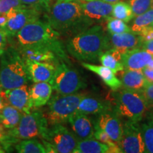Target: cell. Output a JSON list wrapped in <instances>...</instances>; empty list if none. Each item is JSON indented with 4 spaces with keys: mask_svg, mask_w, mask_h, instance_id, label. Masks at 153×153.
I'll return each instance as SVG.
<instances>
[{
    "mask_svg": "<svg viewBox=\"0 0 153 153\" xmlns=\"http://www.w3.org/2000/svg\"><path fill=\"white\" fill-rule=\"evenodd\" d=\"M60 34L46 21H34L22 28L9 43L17 50L44 48L54 52L61 60L68 62L65 51L60 41Z\"/></svg>",
    "mask_w": 153,
    "mask_h": 153,
    "instance_id": "cell-1",
    "label": "cell"
},
{
    "mask_svg": "<svg viewBox=\"0 0 153 153\" xmlns=\"http://www.w3.org/2000/svg\"><path fill=\"white\" fill-rule=\"evenodd\" d=\"M45 21L60 34L72 37L91 27L94 22L84 14L79 1H57L45 14Z\"/></svg>",
    "mask_w": 153,
    "mask_h": 153,
    "instance_id": "cell-2",
    "label": "cell"
},
{
    "mask_svg": "<svg viewBox=\"0 0 153 153\" xmlns=\"http://www.w3.org/2000/svg\"><path fill=\"white\" fill-rule=\"evenodd\" d=\"M109 49L108 37L102 26L96 25L68 40L66 50L77 60L95 62L104 51Z\"/></svg>",
    "mask_w": 153,
    "mask_h": 153,
    "instance_id": "cell-3",
    "label": "cell"
},
{
    "mask_svg": "<svg viewBox=\"0 0 153 153\" xmlns=\"http://www.w3.org/2000/svg\"><path fill=\"white\" fill-rule=\"evenodd\" d=\"M26 62L13 45L6 48L0 57V85L2 89H11L27 85L29 80Z\"/></svg>",
    "mask_w": 153,
    "mask_h": 153,
    "instance_id": "cell-4",
    "label": "cell"
},
{
    "mask_svg": "<svg viewBox=\"0 0 153 153\" xmlns=\"http://www.w3.org/2000/svg\"><path fill=\"white\" fill-rule=\"evenodd\" d=\"M113 96L115 104L114 109L120 117L135 122L142 120L148 107L139 91L124 88L115 92Z\"/></svg>",
    "mask_w": 153,
    "mask_h": 153,
    "instance_id": "cell-5",
    "label": "cell"
},
{
    "mask_svg": "<svg viewBox=\"0 0 153 153\" xmlns=\"http://www.w3.org/2000/svg\"><path fill=\"white\" fill-rule=\"evenodd\" d=\"M85 95V94L75 93L68 95L57 94L53 96L48 102L45 114L49 126L68 122L77 111L80 101Z\"/></svg>",
    "mask_w": 153,
    "mask_h": 153,
    "instance_id": "cell-6",
    "label": "cell"
},
{
    "mask_svg": "<svg viewBox=\"0 0 153 153\" xmlns=\"http://www.w3.org/2000/svg\"><path fill=\"white\" fill-rule=\"evenodd\" d=\"M49 128L45 115L38 108L28 114H23L18 125L13 129L7 130L9 135L18 143L22 140L43 137Z\"/></svg>",
    "mask_w": 153,
    "mask_h": 153,
    "instance_id": "cell-7",
    "label": "cell"
},
{
    "mask_svg": "<svg viewBox=\"0 0 153 153\" xmlns=\"http://www.w3.org/2000/svg\"><path fill=\"white\" fill-rule=\"evenodd\" d=\"M50 83L57 94L68 95L85 89L87 84L77 70L69 67L65 61L60 60Z\"/></svg>",
    "mask_w": 153,
    "mask_h": 153,
    "instance_id": "cell-8",
    "label": "cell"
},
{
    "mask_svg": "<svg viewBox=\"0 0 153 153\" xmlns=\"http://www.w3.org/2000/svg\"><path fill=\"white\" fill-rule=\"evenodd\" d=\"M41 139L47 153L74 152L78 141L74 134L62 124L51 126Z\"/></svg>",
    "mask_w": 153,
    "mask_h": 153,
    "instance_id": "cell-9",
    "label": "cell"
},
{
    "mask_svg": "<svg viewBox=\"0 0 153 153\" xmlns=\"http://www.w3.org/2000/svg\"><path fill=\"white\" fill-rule=\"evenodd\" d=\"M122 152H145L142 128L139 122L126 120L123 122V133L119 143Z\"/></svg>",
    "mask_w": 153,
    "mask_h": 153,
    "instance_id": "cell-10",
    "label": "cell"
},
{
    "mask_svg": "<svg viewBox=\"0 0 153 153\" xmlns=\"http://www.w3.org/2000/svg\"><path fill=\"white\" fill-rule=\"evenodd\" d=\"M43 13L40 9L30 7L18 9L3 28L8 36L9 41L13 39L19 30L26 25L39 19Z\"/></svg>",
    "mask_w": 153,
    "mask_h": 153,
    "instance_id": "cell-11",
    "label": "cell"
},
{
    "mask_svg": "<svg viewBox=\"0 0 153 153\" xmlns=\"http://www.w3.org/2000/svg\"><path fill=\"white\" fill-rule=\"evenodd\" d=\"M120 116L113 109L99 115L95 126L108 134L112 140L119 145L123 133V122Z\"/></svg>",
    "mask_w": 153,
    "mask_h": 153,
    "instance_id": "cell-12",
    "label": "cell"
},
{
    "mask_svg": "<svg viewBox=\"0 0 153 153\" xmlns=\"http://www.w3.org/2000/svg\"><path fill=\"white\" fill-rule=\"evenodd\" d=\"M81 4L84 14L94 22L106 21L111 16L114 4L100 0H77Z\"/></svg>",
    "mask_w": 153,
    "mask_h": 153,
    "instance_id": "cell-13",
    "label": "cell"
},
{
    "mask_svg": "<svg viewBox=\"0 0 153 153\" xmlns=\"http://www.w3.org/2000/svg\"><path fill=\"white\" fill-rule=\"evenodd\" d=\"M8 104L15 107L23 114H28L33 109L27 85L4 90Z\"/></svg>",
    "mask_w": 153,
    "mask_h": 153,
    "instance_id": "cell-14",
    "label": "cell"
},
{
    "mask_svg": "<svg viewBox=\"0 0 153 153\" xmlns=\"http://www.w3.org/2000/svg\"><path fill=\"white\" fill-rule=\"evenodd\" d=\"M68 123L78 140L94 138V125L88 115L76 111L69 119Z\"/></svg>",
    "mask_w": 153,
    "mask_h": 153,
    "instance_id": "cell-15",
    "label": "cell"
},
{
    "mask_svg": "<svg viewBox=\"0 0 153 153\" xmlns=\"http://www.w3.org/2000/svg\"><path fill=\"white\" fill-rule=\"evenodd\" d=\"M30 80L36 82H50L55 73L57 65L50 62L24 60Z\"/></svg>",
    "mask_w": 153,
    "mask_h": 153,
    "instance_id": "cell-16",
    "label": "cell"
},
{
    "mask_svg": "<svg viewBox=\"0 0 153 153\" xmlns=\"http://www.w3.org/2000/svg\"><path fill=\"white\" fill-rule=\"evenodd\" d=\"M108 37L109 49L118 50L121 55L131 50L140 48L142 44L140 36L132 31L119 34H110Z\"/></svg>",
    "mask_w": 153,
    "mask_h": 153,
    "instance_id": "cell-17",
    "label": "cell"
},
{
    "mask_svg": "<svg viewBox=\"0 0 153 153\" xmlns=\"http://www.w3.org/2000/svg\"><path fill=\"white\" fill-rule=\"evenodd\" d=\"M152 58L153 55L140 48L131 50L121 55L122 64L128 70H143Z\"/></svg>",
    "mask_w": 153,
    "mask_h": 153,
    "instance_id": "cell-18",
    "label": "cell"
},
{
    "mask_svg": "<svg viewBox=\"0 0 153 153\" xmlns=\"http://www.w3.org/2000/svg\"><path fill=\"white\" fill-rule=\"evenodd\" d=\"M113 109L109 101L85 95L80 101L76 111L86 115H99Z\"/></svg>",
    "mask_w": 153,
    "mask_h": 153,
    "instance_id": "cell-19",
    "label": "cell"
},
{
    "mask_svg": "<svg viewBox=\"0 0 153 153\" xmlns=\"http://www.w3.org/2000/svg\"><path fill=\"white\" fill-rule=\"evenodd\" d=\"M53 88L50 82H36L29 88L30 101L33 109L47 105L52 96Z\"/></svg>",
    "mask_w": 153,
    "mask_h": 153,
    "instance_id": "cell-20",
    "label": "cell"
},
{
    "mask_svg": "<svg viewBox=\"0 0 153 153\" xmlns=\"http://www.w3.org/2000/svg\"><path fill=\"white\" fill-rule=\"evenodd\" d=\"M82 65L87 70L97 74L103 80L105 85L108 86L112 91H118L122 87L120 79H118L116 74L109 68L104 65H97L85 62H82Z\"/></svg>",
    "mask_w": 153,
    "mask_h": 153,
    "instance_id": "cell-21",
    "label": "cell"
},
{
    "mask_svg": "<svg viewBox=\"0 0 153 153\" xmlns=\"http://www.w3.org/2000/svg\"><path fill=\"white\" fill-rule=\"evenodd\" d=\"M120 76L122 86L126 89L140 91L148 82L142 70L126 69L120 71Z\"/></svg>",
    "mask_w": 153,
    "mask_h": 153,
    "instance_id": "cell-22",
    "label": "cell"
},
{
    "mask_svg": "<svg viewBox=\"0 0 153 153\" xmlns=\"http://www.w3.org/2000/svg\"><path fill=\"white\" fill-rule=\"evenodd\" d=\"M24 60H30L38 62H50L57 65L61 59L48 49L44 48H24L18 50Z\"/></svg>",
    "mask_w": 153,
    "mask_h": 153,
    "instance_id": "cell-23",
    "label": "cell"
},
{
    "mask_svg": "<svg viewBox=\"0 0 153 153\" xmlns=\"http://www.w3.org/2000/svg\"><path fill=\"white\" fill-rule=\"evenodd\" d=\"M74 153H111V150L108 145L90 138L78 140Z\"/></svg>",
    "mask_w": 153,
    "mask_h": 153,
    "instance_id": "cell-24",
    "label": "cell"
},
{
    "mask_svg": "<svg viewBox=\"0 0 153 153\" xmlns=\"http://www.w3.org/2000/svg\"><path fill=\"white\" fill-rule=\"evenodd\" d=\"M99 61L102 65L109 68L115 74L124 70L121 62V53L115 48H111L104 51L99 56Z\"/></svg>",
    "mask_w": 153,
    "mask_h": 153,
    "instance_id": "cell-25",
    "label": "cell"
},
{
    "mask_svg": "<svg viewBox=\"0 0 153 153\" xmlns=\"http://www.w3.org/2000/svg\"><path fill=\"white\" fill-rule=\"evenodd\" d=\"M23 113L11 105H7L0 111V123L7 130L13 129L18 125Z\"/></svg>",
    "mask_w": 153,
    "mask_h": 153,
    "instance_id": "cell-26",
    "label": "cell"
},
{
    "mask_svg": "<svg viewBox=\"0 0 153 153\" xmlns=\"http://www.w3.org/2000/svg\"><path fill=\"white\" fill-rule=\"evenodd\" d=\"M14 148L19 153H47L43 143L36 137L22 140L14 145Z\"/></svg>",
    "mask_w": 153,
    "mask_h": 153,
    "instance_id": "cell-27",
    "label": "cell"
},
{
    "mask_svg": "<svg viewBox=\"0 0 153 153\" xmlns=\"http://www.w3.org/2000/svg\"><path fill=\"white\" fill-rule=\"evenodd\" d=\"M111 16L126 23L129 22L135 17L129 3L121 1L114 4Z\"/></svg>",
    "mask_w": 153,
    "mask_h": 153,
    "instance_id": "cell-28",
    "label": "cell"
},
{
    "mask_svg": "<svg viewBox=\"0 0 153 153\" xmlns=\"http://www.w3.org/2000/svg\"><path fill=\"white\" fill-rule=\"evenodd\" d=\"M153 22V9L147 11L146 12L135 16L131 26V31L137 34L140 33L141 30L145 28L150 26Z\"/></svg>",
    "mask_w": 153,
    "mask_h": 153,
    "instance_id": "cell-29",
    "label": "cell"
},
{
    "mask_svg": "<svg viewBox=\"0 0 153 153\" xmlns=\"http://www.w3.org/2000/svg\"><path fill=\"white\" fill-rule=\"evenodd\" d=\"M143 139H144L145 152L153 153V120L147 118L141 125Z\"/></svg>",
    "mask_w": 153,
    "mask_h": 153,
    "instance_id": "cell-30",
    "label": "cell"
},
{
    "mask_svg": "<svg viewBox=\"0 0 153 153\" xmlns=\"http://www.w3.org/2000/svg\"><path fill=\"white\" fill-rule=\"evenodd\" d=\"M106 28L110 34H119L131 31L126 23L114 17H109L106 20Z\"/></svg>",
    "mask_w": 153,
    "mask_h": 153,
    "instance_id": "cell-31",
    "label": "cell"
},
{
    "mask_svg": "<svg viewBox=\"0 0 153 153\" xmlns=\"http://www.w3.org/2000/svg\"><path fill=\"white\" fill-rule=\"evenodd\" d=\"M128 3L135 17L152 9V0H129Z\"/></svg>",
    "mask_w": 153,
    "mask_h": 153,
    "instance_id": "cell-32",
    "label": "cell"
},
{
    "mask_svg": "<svg viewBox=\"0 0 153 153\" xmlns=\"http://www.w3.org/2000/svg\"><path fill=\"white\" fill-rule=\"evenodd\" d=\"M27 6L23 4L20 0H0V13L8 14L9 11L24 8Z\"/></svg>",
    "mask_w": 153,
    "mask_h": 153,
    "instance_id": "cell-33",
    "label": "cell"
},
{
    "mask_svg": "<svg viewBox=\"0 0 153 153\" xmlns=\"http://www.w3.org/2000/svg\"><path fill=\"white\" fill-rule=\"evenodd\" d=\"M23 4L27 7H34L41 10L44 14H46L50 9L51 0H20Z\"/></svg>",
    "mask_w": 153,
    "mask_h": 153,
    "instance_id": "cell-34",
    "label": "cell"
},
{
    "mask_svg": "<svg viewBox=\"0 0 153 153\" xmlns=\"http://www.w3.org/2000/svg\"><path fill=\"white\" fill-rule=\"evenodd\" d=\"M148 108L153 107V82H147L145 87L139 91Z\"/></svg>",
    "mask_w": 153,
    "mask_h": 153,
    "instance_id": "cell-35",
    "label": "cell"
},
{
    "mask_svg": "<svg viewBox=\"0 0 153 153\" xmlns=\"http://www.w3.org/2000/svg\"><path fill=\"white\" fill-rule=\"evenodd\" d=\"M140 36L142 43L145 41H149L153 40V28L152 26H148V27L145 28L144 29L141 30L140 33H139Z\"/></svg>",
    "mask_w": 153,
    "mask_h": 153,
    "instance_id": "cell-36",
    "label": "cell"
},
{
    "mask_svg": "<svg viewBox=\"0 0 153 153\" xmlns=\"http://www.w3.org/2000/svg\"><path fill=\"white\" fill-rule=\"evenodd\" d=\"M9 43L8 36L3 28H0V56L2 54L6 48L7 47V44Z\"/></svg>",
    "mask_w": 153,
    "mask_h": 153,
    "instance_id": "cell-37",
    "label": "cell"
},
{
    "mask_svg": "<svg viewBox=\"0 0 153 153\" xmlns=\"http://www.w3.org/2000/svg\"><path fill=\"white\" fill-rule=\"evenodd\" d=\"M140 48L145 50V51L153 55V40L143 42L142 44H141Z\"/></svg>",
    "mask_w": 153,
    "mask_h": 153,
    "instance_id": "cell-38",
    "label": "cell"
},
{
    "mask_svg": "<svg viewBox=\"0 0 153 153\" xmlns=\"http://www.w3.org/2000/svg\"><path fill=\"white\" fill-rule=\"evenodd\" d=\"M142 70L147 81L148 82H153V69L146 66Z\"/></svg>",
    "mask_w": 153,
    "mask_h": 153,
    "instance_id": "cell-39",
    "label": "cell"
},
{
    "mask_svg": "<svg viewBox=\"0 0 153 153\" xmlns=\"http://www.w3.org/2000/svg\"><path fill=\"white\" fill-rule=\"evenodd\" d=\"M7 105H8V102H7V99H6L4 91H1L0 92V111Z\"/></svg>",
    "mask_w": 153,
    "mask_h": 153,
    "instance_id": "cell-40",
    "label": "cell"
},
{
    "mask_svg": "<svg viewBox=\"0 0 153 153\" xmlns=\"http://www.w3.org/2000/svg\"><path fill=\"white\" fill-rule=\"evenodd\" d=\"M9 21V16L7 14H1L0 13V28H3Z\"/></svg>",
    "mask_w": 153,
    "mask_h": 153,
    "instance_id": "cell-41",
    "label": "cell"
},
{
    "mask_svg": "<svg viewBox=\"0 0 153 153\" xmlns=\"http://www.w3.org/2000/svg\"><path fill=\"white\" fill-rule=\"evenodd\" d=\"M147 118H150V119L153 120V107L152 108H148L146 112Z\"/></svg>",
    "mask_w": 153,
    "mask_h": 153,
    "instance_id": "cell-42",
    "label": "cell"
},
{
    "mask_svg": "<svg viewBox=\"0 0 153 153\" xmlns=\"http://www.w3.org/2000/svg\"><path fill=\"white\" fill-rule=\"evenodd\" d=\"M86 1H89V0H86ZM100 1H105V2L110 3V4H115L118 2V1H121V0H100Z\"/></svg>",
    "mask_w": 153,
    "mask_h": 153,
    "instance_id": "cell-43",
    "label": "cell"
},
{
    "mask_svg": "<svg viewBox=\"0 0 153 153\" xmlns=\"http://www.w3.org/2000/svg\"><path fill=\"white\" fill-rule=\"evenodd\" d=\"M147 67L153 69V58H152L150 61H149L148 65H147Z\"/></svg>",
    "mask_w": 153,
    "mask_h": 153,
    "instance_id": "cell-44",
    "label": "cell"
},
{
    "mask_svg": "<svg viewBox=\"0 0 153 153\" xmlns=\"http://www.w3.org/2000/svg\"><path fill=\"white\" fill-rule=\"evenodd\" d=\"M3 152H5V151L3 149L2 146H1V144H0V153H3Z\"/></svg>",
    "mask_w": 153,
    "mask_h": 153,
    "instance_id": "cell-45",
    "label": "cell"
},
{
    "mask_svg": "<svg viewBox=\"0 0 153 153\" xmlns=\"http://www.w3.org/2000/svg\"><path fill=\"white\" fill-rule=\"evenodd\" d=\"M77 1V0H57V1Z\"/></svg>",
    "mask_w": 153,
    "mask_h": 153,
    "instance_id": "cell-46",
    "label": "cell"
},
{
    "mask_svg": "<svg viewBox=\"0 0 153 153\" xmlns=\"http://www.w3.org/2000/svg\"><path fill=\"white\" fill-rule=\"evenodd\" d=\"M2 91V88H1V85H0V92H1V91Z\"/></svg>",
    "mask_w": 153,
    "mask_h": 153,
    "instance_id": "cell-47",
    "label": "cell"
},
{
    "mask_svg": "<svg viewBox=\"0 0 153 153\" xmlns=\"http://www.w3.org/2000/svg\"><path fill=\"white\" fill-rule=\"evenodd\" d=\"M152 9H153V0H152Z\"/></svg>",
    "mask_w": 153,
    "mask_h": 153,
    "instance_id": "cell-48",
    "label": "cell"
},
{
    "mask_svg": "<svg viewBox=\"0 0 153 153\" xmlns=\"http://www.w3.org/2000/svg\"><path fill=\"white\" fill-rule=\"evenodd\" d=\"M150 26H152V27L153 28V22L152 23V24H151V25H150Z\"/></svg>",
    "mask_w": 153,
    "mask_h": 153,
    "instance_id": "cell-49",
    "label": "cell"
},
{
    "mask_svg": "<svg viewBox=\"0 0 153 153\" xmlns=\"http://www.w3.org/2000/svg\"><path fill=\"white\" fill-rule=\"evenodd\" d=\"M0 57H1V56H0Z\"/></svg>",
    "mask_w": 153,
    "mask_h": 153,
    "instance_id": "cell-50",
    "label": "cell"
}]
</instances>
